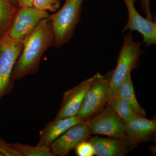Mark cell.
Wrapping results in <instances>:
<instances>
[{"label":"cell","mask_w":156,"mask_h":156,"mask_svg":"<svg viewBox=\"0 0 156 156\" xmlns=\"http://www.w3.org/2000/svg\"><path fill=\"white\" fill-rule=\"evenodd\" d=\"M94 78V75L64 92L61 107L56 118H64L77 115Z\"/></svg>","instance_id":"cell-10"},{"label":"cell","mask_w":156,"mask_h":156,"mask_svg":"<svg viewBox=\"0 0 156 156\" xmlns=\"http://www.w3.org/2000/svg\"><path fill=\"white\" fill-rule=\"evenodd\" d=\"M116 94L126 101L135 113L141 117H145L146 112L138 103L134 92L131 77V72L128 73L117 90Z\"/></svg>","instance_id":"cell-14"},{"label":"cell","mask_w":156,"mask_h":156,"mask_svg":"<svg viewBox=\"0 0 156 156\" xmlns=\"http://www.w3.org/2000/svg\"><path fill=\"white\" fill-rule=\"evenodd\" d=\"M34 0H17L18 7H33Z\"/></svg>","instance_id":"cell-22"},{"label":"cell","mask_w":156,"mask_h":156,"mask_svg":"<svg viewBox=\"0 0 156 156\" xmlns=\"http://www.w3.org/2000/svg\"><path fill=\"white\" fill-rule=\"evenodd\" d=\"M0 156H2V155L1 153H0Z\"/></svg>","instance_id":"cell-24"},{"label":"cell","mask_w":156,"mask_h":156,"mask_svg":"<svg viewBox=\"0 0 156 156\" xmlns=\"http://www.w3.org/2000/svg\"><path fill=\"white\" fill-rule=\"evenodd\" d=\"M49 15L47 11L34 7H18L7 35L14 40H24Z\"/></svg>","instance_id":"cell-7"},{"label":"cell","mask_w":156,"mask_h":156,"mask_svg":"<svg viewBox=\"0 0 156 156\" xmlns=\"http://www.w3.org/2000/svg\"><path fill=\"white\" fill-rule=\"evenodd\" d=\"M127 139L135 145L147 142L154 136L156 121L138 117L125 123Z\"/></svg>","instance_id":"cell-12"},{"label":"cell","mask_w":156,"mask_h":156,"mask_svg":"<svg viewBox=\"0 0 156 156\" xmlns=\"http://www.w3.org/2000/svg\"><path fill=\"white\" fill-rule=\"evenodd\" d=\"M82 122L76 115L64 118H55L46 124L39 133L37 146L49 147L62 134L71 127Z\"/></svg>","instance_id":"cell-13"},{"label":"cell","mask_w":156,"mask_h":156,"mask_svg":"<svg viewBox=\"0 0 156 156\" xmlns=\"http://www.w3.org/2000/svg\"><path fill=\"white\" fill-rule=\"evenodd\" d=\"M91 134L86 122H82L68 129L49 147L53 156H67L79 144L89 139Z\"/></svg>","instance_id":"cell-8"},{"label":"cell","mask_w":156,"mask_h":156,"mask_svg":"<svg viewBox=\"0 0 156 156\" xmlns=\"http://www.w3.org/2000/svg\"><path fill=\"white\" fill-rule=\"evenodd\" d=\"M98 156H124L135 145L127 139L93 136L89 139Z\"/></svg>","instance_id":"cell-11"},{"label":"cell","mask_w":156,"mask_h":156,"mask_svg":"<svg viewBox=\"0 0 156 156\" xmlns=\"http://www.w3.org/2000/svg\"><path fill=\"white\" fill-rule=\"evenodd\" d=\"M106 105L101 111L86 121L91 133L127 139L125 123L111 107Z\"/></svg>","instance_id":"cell-6"},{"label":"cell","mask_w":156,"mask_h":156,"mask_svg":"<svg viewBox=\"0 0 156 156\" xmlns=\"http://www.w3.org/2000/svg\"><path fill=\"white\" fill-rule=\"evenodd\" d=\"M61 0H34V8L41 11L56 12L60 8Z\"/></svg>","instance_id":"cell-18"},{"label":"cell","mask_w":156,"mask_h":156,"mask_svg":"<svg viewBox=\"0 0 156 156\" xmlns=\"http://www.w3.org/2000/svg\"><path fill=\"white\" fill-rule=\"evenodd\" d=\"M18 8L10 0H0V39L8 34Z\"/></svg>","instance_id":"cell-15"},{"label":"cell","mask_w":156,"mask_h":156,"mask_svg":"<svg viewBox=\"0 0 156 156\" xmlns=\"http://www.w3.org/2000/svg\"><path fill=\"white\" fill-rule=\"evenodd\" d=\"M0 153L2 156H20L11 144L7 143L1 138H0Z\"/></svg>","instance_id":"cell-20"},{"label":"cell","mask_w":156,"mask_h":156,"mask_svg":"<svg viewBox=\"0 0 156 156\" xmlns=\"http://www.w3.org/2000/svg\"><path fill=\"white\" fill-rule=\"evenodd\" d=\"M76 152L78 156H93L95 155L93 147L89 141H82L75 147Z\"/></svg>","instance_id":"cell-19"},{"label":"cell","mask_w":156,"mask_h":156,"mask_svg":"<svg viewBox=\"0 0 156 156\" xmlns=\"http://www.w3.org/2000/svg\"><path fill=\"white\" fill-rule=\"evenodd\" d=\"M139 1L142 11L144 12L146 18L151 20H154L152 14L151 13L150 0H134V2Z\"/></svg>","instance_id":"cell-21"},{"label":"cell","mask_w":156,"mask_h":156,"mask_svg":"<svg viewBox=\"0 0 156 156\" xmlns=\"http://www.w3.org/2000/svg\"><path fill=\"white\" fill-rule=\"evenodd\" d=\"M54 43L53 27L48 17L41 20L24 39L22 52L12 71V80L14 82L36 74L42 56L48 49L54 46Z\"/></svg>","instance_id":"cell-1"},{"label":"cell","mask_w":156,"mask_h":156,"mask_svg":"<svg viewBox=\"0 0 156 156\" xmlns=\"http://www.w3.org/2000/svg\"><path fill=\"white\" fill-rule=\"evenodd\" d=\"M24 40H14L6 35L0 39V100L13 90L11 74L23 48Z\"/></svg>","instance_id":"cell-5"},{"label":"cell","mask_w":156,"mask_h":156,"mask_svg":"<svg viewBox=\"0 0 156 156\" xmlns=\"http://www.w3.org/2000/svg\"><path fill=\"white\" fill-rule=\"evenodd\" d=\"M141 46L140 42L134 41L131 32L124 37L116 67L113 69L108 101L116 94L118 88L128 73L137 66L143 53Z\"/></svg>","instance_id":"cell-3"},{"label":"cell","mask_w":156,"mask_h":156,"mask_svg":"<svg viewBox=\"0 0 156 156\" xmlns=\"http://www.w3.org/2000/svg\"><path fill=\"white\" fill-rule=\"evenodd\" d=\"M11 144L20 156H53L50 147H47L32 146L18 143Z\"/></svg>","instance_id":"cell-17"},{"label":"cell","mask_w":156,"mask_h":156,"mask_svg":"<svg viewBox=\"0 0 156 156\" xmlns=\"http://www.w3.org/2000/svg\"><path fill=\"white\" fill-rule=\"evenodd\" d=\"M113 69L106 74L94 75L89 90L77 115L81 122H86L101 111L106 105Z\"/></svg>","instance_id":"cell-4"},{"label":"cell","mask_w":156,"mask_h":156,"mask_svg":"<svg viewBox=\"0 0 156 156\" xmlns=\"http://www.w3.org/2000/svg\"><path fill=\"white\" fill-rule=\"evenodd\" d=\"M10 2L12 3V4L16 6V7H18V2H17V0H10Z\"/></svg>","instance_id":"cell-23"},{"label":"cell","mask_w":156,"mask_h":156,"mask_svg":"<svg viewBox=\"0 0 156 156\" xmlns=\"http://www.w3.org/2000/svg\"><path fill=\"white\" fill-rule=\"evenodd\" d=\"M84 1L66 0L60 10L49 15L54 33V46L56 48H59L68 43L72 37L80 19Z\"/></svg>","instance_id":"cell-2"},{"label":"cell","mask_w":156,"mask_h":156,"mask_svg":"<svg viewBox=\"0 0 156 156\" xmlns=\"http://www.w3.org/2000/svg\"><path fill=\"white\" fill-rule=\"evenodd\" d=\"M106 104L111 107L118 116L125 123L137 117H141L136 114L126 101L117 94L111 98Z\"/></svg>","instance_id":"cell-16"},{"label":"cell","mask_w":156,"mask_h":156,"mask_svg":"<svg viewBox=\"0 0 156 156\" xmlns=\"http://www.w3.org/2000/svg\"><path fill=\"white\" fill-rule=\"evenodd\" d=\"M127 7L128 19L127 24L122 30L130 32L136 31L143 37V42L146 47L155 44L156 43V22L154 20L143 17L137 11L134 0H124Z\"/></svg>","instance_id":"cell-9"}]
</instances>
